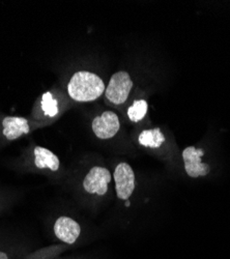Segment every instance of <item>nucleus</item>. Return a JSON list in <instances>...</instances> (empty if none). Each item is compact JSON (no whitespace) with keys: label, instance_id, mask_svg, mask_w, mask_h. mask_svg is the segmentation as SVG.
<instances>
[{"label":"nucleus","instance_id":"f257e3e1","mask_svg":"<svg viewBox=\"0 0 230 259\" xmlns=\"http://www.w3.org/2000/svg\"><path fill=\"white\" fill-rule=\"evenodd\" d=\"M68 92L70 97L77 102H91L105 92V84L98 75L87 71H80L71 78Z\"/></svg>","mask_w":230,"mask_h":259},{"label":"nucleus","instance_id":"f03ea898","mask_svg":"<svg viewBox=\"0 0 230 259\" xmlns=\"http://www.w3.org/2000/svg\"><path fill=\"white\" fill-rule=\"evenodd\" d=\"M133 88V81L127 72L115 73L105 90V96L108 101L115 105L124 103L128 100L130 92Z\"/></svg>","mask_w":230,"mask_h":259},{"label":"nucleus","instance_id":"7ed1b4c3","mask_svg":"<svg viewBox=\"0 0 230 259\" xmlns=\"http://www.w3.org/2000/svg\"><path fill=\"white\" fill-rule=\"evenodd\" d=\"M114 181L117 197L128 200L135 189V175L127 163H119L114 171Z\"/></svg>","mask_w":230,"mask_h":259},{"label":"nucleus","instance_id":"20e7f679","mask_svg":"<svg viewBox=\"0 0 230 259\" xmlns=\"http://www.w3.org/2000/svg\"><path fill=\"white\" fill-rule=\"evenodd\" d=\"M111 182V175L108 169L103 167H94L89 170L83 182V188L89 194L105 195L108 185Z\"/></svg>","mask_w":230,"mask_h":259},{"label":"nucleus","instance_id":"39448f33","mask_svg":"<svg viewBox=\"0 0 230 259\" xmlns=\"http://www.w3.org/2000/svg\"><path fill=\"white\" fill-rule=\"evenodd\" d=\"M204 155L202 149H197L194 146L187 147L182 152L185 169L190 178L196 179L204 177L210 172V166L201 162V157Z\"/></svg>","mask_w":230,"mask_h":259},{"label":"nucleus","instance_id":"423d86ee","mask_svg":"<svg viewBox=\"0 0 230 259\" xmlns=\"http://www.w3.org/2000/svg\"><path fill=\"white\" fill-rule=\"evenodd\" d=\"M118 116L112 111H105L93 121V131L100 139H110L119 131Z\"/></svg>","mask_w":230,"mask_h":259},{"label":"nucleus","instance_id":"0eeeda50","mask_svg":"<svg viewBox=\"0 0 230 259\" xmlns=\"http://www.w3.org/2000/svg\"><path fill=\"white\" fill-rule=\"evenodd\" d=\"M55 235L66 244H74L80 235L81 227L73 219L69 217H60L54 225Z\"/></svg>","mask_w":230,"mask_h":259},{"label":"nucleus","instance_id":"6e6552de","mask_svg":"<svg viewBox=\"0 0 230 259\" xmlns=\"http://www.w3.org/2000/svg\"><path fill=\"white\" fill-rule=\"evenodd\" d=\"M4 135L9 140L18 139L24 134L29 133V125L27 119L23 117L9 116L3 121Z\"/></svg>","mask_w":230,"mask_h":259},{"label":"nucleus","instance_id":"1a4fd4ad","mask_svg":"<svg viewBox=\"0 0 230 259\" xmlns=\"http://www.w3.org/2000/svg\"><path fill=\"white\" fill-rule=\"evenodd\" d=\"M34 164L37 168L43 169V168H49L52 171H57L59 168V159L57 156H55L51 150L36 146L34 148Z\"/></svg>","mask_w":230,"mask_h":259},{"label":"nucleus","instance_id":"9d476101","mask_svg":"<svg viewBox=\"0 0 230 259\" xmlns=\"http://www.w3.org/2000/svg\"><path fill=\"white\" fill-rule=\"evenodd\" d=\"M139 143L145 147L158 148L165 142V136L162 134L159 127L145 130L139 135Z\"/></svg>","mask_w":230,"mask_h":259},{"label":"nucleus","instance_id":"9b49d317","mask_svg":"<svg viewBox=\"0 0 230 259\" xmlns=\"http://www.w3.org/2000/svg\"><path fill=\"white\" fill-rule=\"evenodd\" d=\"M148 109H149V105L146 103V101L144 100L135 101L134 104L129 108L128 116L132 121L138 122L144 118L146 113H148Z\"/></svg>","mask_w":230,"mask_h":259},{"label":"nucleus","instance_id":"f8f14e48","mask_svg":"<svg viewBox=\"0 0 230 259\" xmlns=\"http://www.w3.org/2000/svg\"><path fill=\"white\" fill-rule=\"evenodd\" d=\"M41 109L44 114L49 117H54L58 113V103L51 93H46L41 98Z\"/></svg>","mask_w":230,"mask_h":259},{"label":"nucleus","instance_id":"ddd939ff","mask_svg":"<svg viewBox=\"0 0 230 259\" xmlns=\"http://www.w3.org/2000/svg\"><path fill=\"white\" fill-rule=\"evenodd\" d=\"M0 259H9V257H8V255L6 253L0 251Z\"/></svg>","mask_w":230,"mask_h":259},{"label":"nucleus","instance_id":"4468645a","mask_svg":"<svg viewBox=\"0 0 230 259\" xmlns=\"http://www.w3.org/2000/svg\"><path fill=\"white\" fill-rule=\"evenodd\" d=\"M125 205H127V206H129L130 205V202L127 200V202H125Z\"/></svg>","mask_w":230,"mask_h":259}]
</instances>
